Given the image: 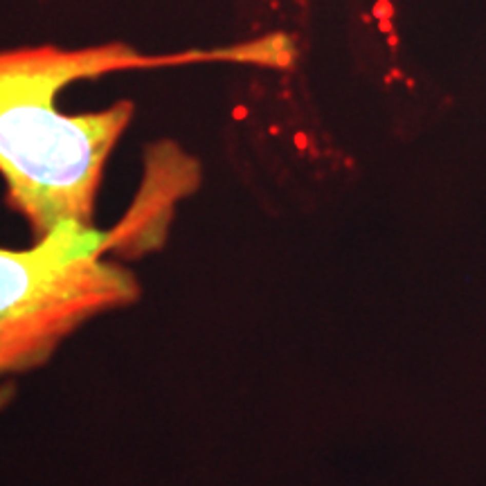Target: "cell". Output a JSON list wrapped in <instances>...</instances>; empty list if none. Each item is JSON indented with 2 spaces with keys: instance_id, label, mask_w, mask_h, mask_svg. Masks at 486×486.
Wrapping results in <instances>:
<instances>
[{
  "instance_id": "obj_1",
  "label": "cell",
  "mask_w": 486,
  "mask_h": 486,
  "mask_svg": "<svg viewBox=\"0 0 486 486\" xmlns=\"http://www.w3.org/2000/svg\"><path fill=\"white\" fill-rule=\"evenodd\" d=\"M198 59L214 56L191 52L153 59L124 45L0 52V173L9 203L27 219L36 239L66 223L92 225L106 158L133 115L131 104L63 115L54 106L56 92L81 77Z\"/></svg>"
},
{
  "instance_id": "obj_2",
  "label": "cell",
  "mask_w": 486,
  "mask_h": 486,
  "mask_svg": "<svg viewBox=\"0 0 486 486\" xmlns=\"http://www.w3.org/2000/svg\"><path fill=\"white\" fill-rule=\"evenodd\" d=\"M117 237L66 223L27 250L0 248V378L48 362L77 326L138 300L135 277L104 259ZM9 399L0 392V407Z\"/></svg>"
},
{
  "instance_id": "obj_3",
  "label": "cell",
  "mask_w": 486,
  "mask_h": 486,
  "mask_svg": "<svg viewBox=\"0 0 486 486\" xmlns=\"http://www.w3.org/2000/svg\"><path fill=\"white\" fill-rule=\"evenodd\" d=\"M374 11H376V16H378L380 21H383V18H390V16H392V7H390V3H385V0L378 5V9H374Z\"/></svg>"
}]
</instances>
